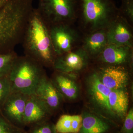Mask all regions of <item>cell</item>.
I'll use <instances>...</instances> for the list:
<instances>
[{
  "label": "cell",
  "instance_id": "cell-6",
  "mask_svg": "<svg viewBox=\"0 0 133 133\" xmlns=\"http://www.w3.org/2000/svg\"><path fill=\"white\" fill-rule=\"evenodd\" d=\"M76 24L49 26L50 36L57 56L81 45L83 34Z\"/></svg>",
  "mask_w": 133,
  "mask_h": 133
},
{
  "label": "cell",
  "instance_id": "cell-19",
  "mask_svg": "<svg viewBox=\"0 0 133 133\" xmlns=\"http://www.w3.org/2000/svg\"><path fill=\"white\" fill-rule=\"evenodd\" d=\"M81 115H63L55 125L57 133H78L82 125Z\"/></svg>",
  "mask_w": 133,
  "mask_h": 133
},
{
  "label": "cell",
  "instance_id": "cell-11",
  "mask_svg": "<svg viewBox=\"0 0 133 133\" xmlns=\"http://www.w3.org/2000/svg\"><path fill=\"white\" fill-rule=\"evenodd\" d=\"M96 71L102 83L111 90L124 89L130 78L129 70L127 66L102 65Z\"/></svg>",
  "mask_w": 133,
  "mask_h": 133
},
{
  "label": "cell",
  "instance_id": "cell-21",
  "mask_svg": "<svg viewBox=\"0 0 133 133\" xmlns=\"http://www.w3.org/2000/svg\"><path fill=\"white\" fill-rule=\"evenodd\" d=\"M12 92V85L8 76L0 77V109Z\"/></svg>",
  "mask_w": 133,
  "mask_h": 133
},
{
  "label": "cell",
  "instance_id": "cell-13",
  "mask_svg": "<svg viewBox=\"0 0 133 133\" xmlns=\"http://www.w3.org/2000/svg\"><path fill=\"white\" fill-rule=\"evenodd\" d=\"M87 83L88 91L94 102L108 114L114 116L109 103V95L111 90L102 83L96 70L89 73Z\"/></svg>",
  "mask_w": 133,
  "mask_h": 133
},
{
  "label": "cell",
  "instance_id": "cell-16",
  "mask_svg": "<svg viewBox=\"0 0 133 133\" xmlns=\"http://www.w3.org/2000/svg\"><path fill=\"white\" fill-rule=\"evenodd\" d=\"M55 71L51 79L63 98L72 100L77 97L79 89L74 80L75 78L67 74Z\"/></svg>",
  "mask_w": 133,
  "mask_h": 133
},
{
  "label": "cell",
  "instance_id": "cell-22",
  "mask_svg": "<svg viewBox=\"0 0 133 133\" xmlns=\"http://www.w3.org/2000/svg\"><path fill=\"white\" fill-rule=\"evenodd\" d=\"M121 6L118 8L119 14L133 26V0H121Z\"/></svg>",
  "mask_w": 133,
  "mask_h": 133
},
{
  "label": "cell",
  "instance_id": "cell-4",
  "mask_svg": "<svg viewBox=\"0 0 133 133\" xmlns=\"http://www.w3.org/2000/svg\"><path fill=\"white\" fill-rule=\"evenodd\" d=\"M45 75L42 65L24 55L17 57L8 76L12 91L31 95L34 94L38 83Z\"/></svg>",
  "mask_w": 133,
  "mask_h": 133
},
{
  "label": "cell",
  "instance_id": "cell-15",
  "mask_svg": "<svg viewBox=\"0 0 133 133\" xmlns=\"http://www.w3.org/2000/svg\"><path fill=\"white\" fill-rule=\"evenodd\" d=\"M107 44L106 28L83 35L81 45L91 60H93Z\"/></svg>",
  "mask_w": 133,
  "mask_h": 133
},
{
  "label": "cell",
  "instance_id": "cell-8",
  "mask_svg": "<svg viewBox=\"0 0 133 133\" xmlns=\"http://www.w3.org/2000/svg\"><path fill=\"white\" fill-rule=\"evenodd\" d=\"M29 95L12 91L0 109V113L13 125L24 128L23 116Z\"/></svg>",
  "mask_w": 133,
  "mask_h": 133
},
{
  "label": "cell",
  "instance_id": "cell-5",
  "mask_svg": "<svg viewBox=\"0 0 133 133\" xmlns=\"http://www.w3.org/2000/svg\"><path fill=\"white\" fill-rule=\"evenodd\" d=\"M37 9L49 26L76 23L78 0H38Z\"/></svg>",
  "mask_w": 133,
  "mask_h": 133
},
{
  "label": "cell",
  "instance_id": "cell-3",
  "mask_svg": "<svg viewBox=\"0 0 133 133\" xmlns=\"http://www.w3.org/2000/svg\"><path fill=\"white\" fill-rule=\"evenodd\" d=\"M114 0H78L76 23L83 35L106 28L119 15Z\"/></svg>",
  "mask_w": 133,
  "mask_h": 133
},
{
  "label": "cell",
  "instance_id": "cell-14",
  "mask_svg": "<svg viewBox=\"0 0 133 133\" xmlns=\"http://www.w3.org/2000/svg\"><path fill=\"white\" fill-rule=\"evenodd\" d=\"M34 94L43 101L52 112L59 108L63 99L51 79L46 75L38 83Z\"/></svg>",
  "mask_w": 133,
  "mask_h": 133
},
{
  "label": "cell",
  "instance_id": "cell-12",
  "mask_svg": "<svg viewBox=\"0 0 133 133\" xmlns=\"http://www.w3.org/2000/svg\"><path fill=\"white\" fill-rule=\"evenodd\" d=\"M52 112L43 101L35 94L29 96L23 116L24 127H32L49 120Z\"/></svg>",
  "mask_w": 133,
  "mask_h": 133
},
{
  "label": "cell",
  "instance_id": "cell-20",
  "mask_svg": "<svg viewBox=\"0 0 133 133\" xmlns=\"http://www.w3.org/2000/svg\"><path fill=\"white\" fill-rule=\"evenodd\" d=\"M18 56L15 50L0 53V77L8 76Z\"/></svg>",
  "mask_w": 133,
  "mask_h": 133
},
{
  "label": "cell",
  "instance_id": "cell-9",
  "mask_svg": "<svg viewBox=\"0 0 133 133\" xmlns=\"http://www.w3.org/2000/svg\"><path fill=\"white\" fill-rule=\"evenodd\" d=\"M108 44L133 47V26L119 14L106 28Z\"/></svg>",
  "mask_w": 133,
  "mask_h": 133
},
{
  "label": "cell",
  "instance_id": "cell-1",
  "mask_svg": "<svg viewBox=\"0 0 133 133\" xmlns=\"http://www.w3.org/2000/svg\"><path fill=\"white\" fill-rule=\"evenodd\" d=\"M33 9V0H0V53L21 43Z\"/></svg>",
  "mask_w": 133,
  "mask_h": 133
},
{
  "label": "cell",
  "instance_id": "cell-18",
  "mask_svg": "<svg viewBox=\"0 0 133 133\" xmlns=\"http://www.w3.org/2000/svg\"><path fill=\"white\" fill-rule=\"evenodd\" d=\"M82 116V125L78 133H105L109 130V125L97 116L88 113Z\"/></svg>",
  "mask_w": 133,
  "mask_h": 133
},
{
  "label": "cell",
  "instance_id": "cell-25",
  "mask_svg": "<svg viewBox=\"0 0 133 133\" xmlns=\"http://www.w3.org/2000/svg\"><path fill=\"white\" fill-rule=\"evenodd\" d=\"M121 133H133V109L131 108L124 118Z\"/></svg>",
  "mask_w": 133,
  "mask_h": 133
},
{
  "label": "cell",
  "instance_id": "cell-24",
  "mask_svg": "<svg viewBox=\"0 0 133 133\" xmlns=\"http://www.w3.org/2000/svg\"><path fill=\"white\" fill-rule=\"evenodd\" d=\"M0 133H27L24 128L13 125L0 113Z\"/></svg>",
  "mask_w": 133,
  "mask_h": 133
},
{
  "label": "cell",
  "instance_id": "cell-23",
  "mask_svg": "<svg viewBox=\"0 0 133 133\" xmlns=\"http://www.w3.org/2000/svg\"><path fill=\"white\" fill-rule=\"evenodd\" d=\"M27 133H57L55 125L49 121L41 122L30 127Z\"/></svg>",
  "mask_w": 133,
  "mask_h": 133
},
{
  "label": "cell",
  "instance_id": "cell-10",
  "mask_svg": "<svg viewBox=\"0 0 133 133\" xmlns=\"http://www.w3.org/2000/svg\"><path fill=\"white\" fill-rule=\"evenodd\" d=\"M133 47L127 45L108 44L94 60L102 65L127 66L132 63Z\"/></svg>",
  "mask_w": 133,
  "mask_h": 133
},
{
  "label": "cell",
  "instance_id": "cell-2",
  "mask_svg": "<svg viewBox=\"0 0 133 133\" xmlns=\"http://www.w3.org/2000/svg\"><path fill=\"white\" fill-rule=\"evenodd\" d=\"M24 55L44 67L53 68L56 55L50 36L49 26L37 8L33 9L22 41Z\"/></svg>",
  "mask_w": 133,
  "mask_h": 133
},
{
  "label": "cell",
  "instance_id": "cell-7",
  "mask_svg": "<svg viewBox=\"0 0 133 133\" xmlns=\"http://www.w3.org/2000/svg\"><path fill=\"white\" fill-rule=\"evenodd\" d=\"M92 61L80 45L70 51L56 56L52 68L55 71L76 78L88 70Z\"/></svg>",
  "mask_w": 133,
  "mask_h": 133
},
{
  "label": "cell",
  "instance_id": "cell-17",
  "mask_svg": "<svg viewBox=\"0 0 133 133\" xmlns=\"http://www.w3.org/2000/svg\"><path fill=\"white\" fill-rule=\"evenodd\" d=\"M128 94L124 89L112 90L109 95V103L114 116L124 119L128 112Z\"/></svg>",
  "mask_w": 133,
  "mask_h": 133
}]
</instances>
